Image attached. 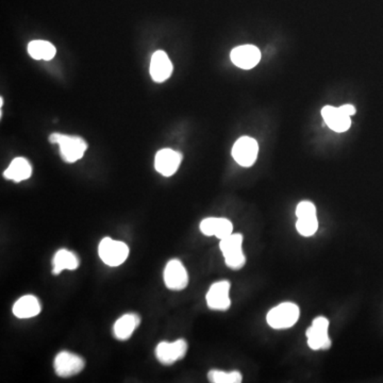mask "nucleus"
<instances>
[{"instance_id":"19","label":"nucleus","mask_w":383,"mask_h":383,"mask_svg":"<svg viewBox=\"0 0 383 383\" xmlns=\"http://www.w3.org/2000/svg\"><path fill=\"white\" fill-rule=\"evenodd\" d=\"M79 259L75 252L60 250L52 258V275L58 276L63 270H75L79 268Z\"/></svg>"},{"instance_id":"12","label":"nucleus","mask_w":383,"mask_h":383,"mask_svg":"<svg viewBox=\"0 0 383 383\" xmlns=\"http://www.w3.org/2000/svg\"><path fill=\"white\" fill-rule=\"evenodd\" d=\"M182 161V154L176 150L164 148L156 152L154 168L164 177H170L177 172Z\"/></svg>"},{"instance_id":"5","label":"nucleus","mask_w":383,"mask_h":383,"mask_svg":"<svg viewBox=\"0 0 383 383\" xmlns=\"http://www.w3.org/2000/svg\"><path fill=\"white\" fill-rule=\"evenodd\" d=\"M296 229L302 236H312L318 229L316 208L311 202H302L296 208Z\"/></svg>"},{"instance_id":"2","label":"nucleus","mask_w":383,"mask_h":383,"mask_svg":"<svg viewBox=\"0 0 383 383\" xmlns=\"http://www.w3.org/2000/svg\"><path fill=\"white\" fill-rule=\"evenodd\" d=\"M242 245L243 236L240 234H232L220 240V248L225 263L231 270H241L245 266L246 258L243 254Z\"/></svg>"},{"instance_id":"18","label":"nucleus","mask_w":383,"mask_h":383,"mask_svg":"<svg viewBox=\"0 0 383 383\" xmlns=\"http://www.w3.org/2000/svg\"><path fill=\"white\" fill-rule=\"evenodd\" d=\"M41 309L40 300L35 296L25 295L14 304L12 311L16 318L26 320V318H32L39 316Z\"/></svg>"},{"instance_id":"13","label":"nucleus","mask_w":383,"mask_h":383,"mask_svg":"<svg viewBox=\"0 0 383 383\" xmlns=\"http://www.w3.org/2000/svg\"><path fill=\"white\" fill-rule=\"evenodd\" d=\"M260 49L254 45H242L234 48L231 51L232 63L242 70H252L260 62Z\"/></svg>"},{"instance_id":"7","label":"nucleus","mask_w":383,"mask_h":383,"mask_svg":"<svg viewBox=\"0 0 383 383\" xmlns=\"http://www.w3.org/2000/svg\"><path fill=\"white\" fill-rule=\"evenodd\" d=\"M85 362L81 357L70 352H61L54 362L56 374L61 378L76 376L83 370Z\"/></svg>"},{"instance_id":"4","label":"nucleus","mask_w":383,"mask_h":383,"mask_svg":"<svg viewBox=\"0 0 383 383\" xmlns=\"http://www.w3.org/2000/svg\"><path fill=\"white\" fill-rule=\"evenodd\" d=\"M300 308L292 302H284L268 313L266 320L274 329H288L294 326L300 318Z\"/></svg>"},{"instance_id":"23","label":"nucleus","mask_w":383,"mask_h":383,"mask_svg":"<svg viewBox=\"0 0 383 383\" xmlns=\"http://www.w3.org/2000/svg\"><path fill=\"white\" fill-rule=\"evenodd\" d=\"M340 109L348 116L355 115V114H356V108H355L352 104H344V106L340 107Z\"/></svg>"},{"instance_id":"17","label":"nucleus","mask_w":383,"mask_h":383,"mask_svg":"<svg viewBox=\"0 0 383 383\" xmlns=\"http://www.w3.org/2000/svg\"><path fill=\"white\" fill-rule=\"evenodd\" d=\"M141 324V318L136 313H127L120 316L113 326V334L117 340L126 341L131 338L138 325Z\"/></svg>"},{"instance_id":"1","label":"nucleus","mask_w":383,"mask_h":383,"mask_svg":"<svg viewBox=\"0 0 383 383\" xmlns=\"http://www.w3.org/2000/svg\"><path fill=\"white\" fill-rule=\"evenodd\" d=\"M49 142L60 146V154L66 163H75L82 159L84 152L88 149V144L79 136L52 133L49 136Z\"/></svg>"},{"instance_id":"21","label":"nucleus","mask_w":383,"mask_h":383,"mask_svg":"<svg viewBox=\"0 0 383 383\" xmlns=\"http://www.w3.org/2000/svg\"><path fill=\"white\" fill-rule=\"evenodd\" d=\"M28 52H29L30 57L33 58L34 60L49 61L55 58L57 49L49 42L32 41L28 45Z\"/></svg>"},{"instance_id":"22","label":"nucleus","mask_w":383,"mask_h":383,"mask_svg":"<svg viewBox=\"0 0 383 383\" xmlns=\"http://www.w3.org/2000/svg\"><path fill=\"white\" fill-rule=\"evenodd\" d=\"M209 381L213 383H240L243 376L238 370L231 373H225L222 370H212L208 374Z\"/></svg>"},{"instance_id":"11","label":"nucleus","mask_w":383,"mask_h":383,"mask_svg":"<svg viewBox=\"0 0 383 383\" xmlns=\"http://www.w3.org/2000/svg\"><path fill=\"white\" fill-rule=\"evenodd\" d=\"M230 284L228 282H218L212 284L206 293V304L211 310L227 311L231 306L229 298Z\"/></svg>"},{"instance_id":"16","label":"nucleus","mask_w":383,"mask_h":383,"mask_svg":"<svg viewBox=\"0 0 383 383\" xmlns=\"http://www.w3.org/2000/svg\"><path fill=\"white\" fill-rule=\"evenodd\" d=\"M322 116L327 126L336 132H345L352 126L350 116L345 114L340 108L326 106L323 108Z\"/></svg>"},{"instance_id":"20","label":"nucleus","mask_w":383,"mask_h":383,"mask_svg":"<svg viewBox=\"0 0 383 383\" xmlns=\"http://www.w3.org/2000/svg\"><path fill=\"white\" fill-rule=\"evenodd\" d=\"M32 175V166L25 158H15L10 163L9 168L3 172V177L14 182H21L29 179Z\"/></svg>"},{"instance_id":"8","label":"nucleus","mask_w":383,"mask_h":383,"mask_svg":"<svg viewBox=\"0 0 383 383\" xmlns=\"http://www.w3.org/2000/svg\"><path fill=\"white\" fill-rule=\"evenodd\" d=\"M188 352V343L186 340L175 341V342H161L156 345V358L161 364L172 365L177 361L182 360Z\"/></svg>"},{"instance_id":"9","label":"nucleus","mask_w":383,"mask_h":383,"mask_svg":"<svg viewBox=\"0 0 383 383\" xmlns=\"http://www.w3.org/2000/svg\"><path fill=\"white\" fill-rule=\"evenodd\" d=\"M259 145L254 138L250 136H242L232 148V156L236 163L244 168L254 165L258 156Z\"/></svg>"},{"instance_id":"15","label":"nucleus","mask_w":383,"mask_h":383,"mask_svg":"<svg viewBox=\"0 0 383 383\" xmlns=\"http://www.w3.org/2000/svg\"><path fill=\"white\" fill-rule=\"evenodd\" d=\"M172 73V64L166 52L159 50L154 52L150 62V75L156 82H164Z\"/></svg>"},{"instance_id":"3","label":"nucleus","mask_w":383,"mask_h":383,"mask_svg":"<svg viewBox=\"0 0 383 383\" xmlns=\"http://www.w3.org/2000/svg\"><path fill=\"white\" fill-rule=\"evenodd\" d=\"M98 254L104 264L111 268H116L125 263V261L129 256V247L125 243L120 241L104 238L98 246Z\"/></svg>"},{"instance_id":"14","label":"nucleus","mask_w":383,"mask_h":383,"mask_svg":"<svg viewBox=\"0 0 383 383\" xmlns=\"http://www.w3.org/2000/svg\"><path fill=\"white\" fill-rule=\"evenodd\" d=\"M200 231L206 236H216L222 240L234 234V225L227 218H208L200 222Z\"/></svg>"},{"instance_id":"10","label":"nucleus","mask_w":383,"mask_h":383,"mask_svg":"<svg viewBox=\"0 0 383 383\" xmlns=\"http://www.w3.org/2000/svg\"><path fill=\"white\" fill-rule=\"evenodd\" d=\"M163 279L170 290L182 291L188 286V272L179 260L172 259L164 268Z\"/></svg>"},{"instance_id":"6","label":"nucleus","mask_w":383,"mask_h":383,"mask_svg":"<svg viewBox=\"0 0 383 383\" xmlns=\"http://www.w3.org/2000/svg\"><path fill=\"white\" fill-rule=\"evenodd\" d=\"M329 320L320 316L313 320L312 326L307 330L308 345L313 350H328L332 346V340L328 336Z\"/></svg>"}]
</instances>
